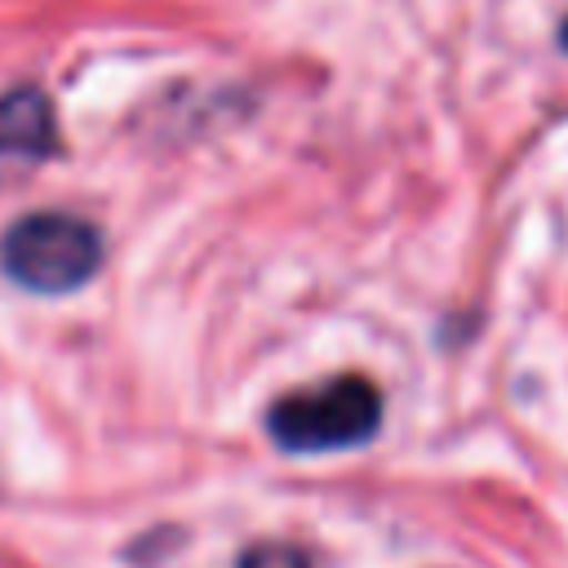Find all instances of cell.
I'll return each instance as SVG.
<instances>
[{"instance_id":"6da1fadb","label":"cell","mask_w":568,"mask_h":568,"mask_svg":"<svg viewBox=\"0 0 568 568\" xmlns=\"http://www.w3.org/2000/svg\"><path fill=\"white\" fill-rule=\"evenodd\" d=\"M382 395L368 377L342 373L320 386L293 390L266 408V430L284 453H333L377 435Z\"/></svg>"},{"instance_id":"7a4b0ae2","label":"cell","mask_w":568,"mask_h":568,"mask_svg":"<svg viewBox=\"0 0 568 568\" xmlns=\"http://www.w3.org/2000/svg\"><path fill=\"white\" fill-rule=\"evenodd\" d=\"M0 266L31 293H75L102 266V235L71 213H31L4 231Z\"/></svg>"},{"instance_id":"3957f363","label":"cell","mask_w":568,"mask_h":568,"mask_svg":"<svg viewBox=\"0 0 568 568\" xmlns=\"http://www.w3.org/2000/svg\"><path fill=\"white\" fill-rule=\"evenodd\" d=\"M58 151V120L36 84L0 93V155L44 160Z\"/></svg>"},{"instance_id":"277c9868","label":"cell","mask_w":568,"mask_h":568,"mask_svg":"<svg viewBox=\"0 0 568 568\" xmlns=\"http://www.w3.org/2000/svg\"><path fill=\"white\" fill-rule=\"evenodd\" d=\"M235 568H311V564H306V555H302L297 546H288V541H262V546H248Z\"/></svg>"},{"instance_id":"5b68a950","label":"cell","mask_w":568,"mask_h":568,"mask_svg":"<svg viewBox=\"0 0 568 568\" xmlns=\"http://www.w3.org/2000/svg\"><path fill=\"white\" fill-rule=\"evenodd\" d=\"M559 40H564V49H568V22H564V36H559Z\"/></svg>"}]
</instances>
